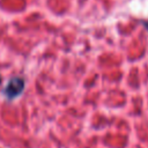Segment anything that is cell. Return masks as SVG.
Segmentation results:
<instances>
[{
  "label": "cell",
  "mask_w": 148,
  "mask_h": 148,
  "mask_svg": "<svg viewBox=\"0 0 148 148\" xmlns=\"http://www.w3.org/2000/svg\"><path fill=\"white\" fill-rule=\"evenodd\" d=\"M23 88H24V81L21 77H14L7 84L5 92L8 98H14L22 92Z\"/></svg>",
  "instance_id": "obj_1"
},
{
  "label": "cell",
  "mask_w": 148,
  "mask_h": 148,
  "mask_svg": "<svg viewBox=\"0 0 148 148\" xmlns=\"http://www.w3.org/2000/svg\"><path fill=\"white\" fill-rule=\"evenodd\" d=\"M143 24H145V27H146V28H147V29H148V22H145V23H143Z\"/></svg>",
  "instance_id": "obj_2"
}]
</instances>
